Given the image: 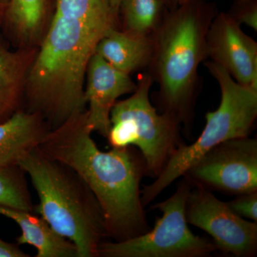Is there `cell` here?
Listing matches in <instances>:
<instances>
[{
	"instance_id": "603a6c76",
	"label": "cell",
	"mask_w": 257,
	"mask_h": 257,
	"mask_svg": "<svg viewBox=\"0 0 257 257\" xmlns=\"http://www.w3.org/2000/svg\"><path fill=\"white\" fill-rule=\"evenodd\" d=\"M106 1L110 6L111 9L114 12V14L116 15L120 6H121V0H106Z\"/></svg>"
},
{
	"instance_id": "7c38bea8",
	"label": "cell",
	"mask_w": 257,
	"mask_h": 257,
	"mask_svg": "<svg viewBox=\"0 0 257 257\" xmlns=\"http://www.w3.org/2000/svg\"><path fill=\"white\" fill-rule=\"evenodd\" d=\"M50 130L41 115L23 109L0 123V166L19 165Z\"/></svg>"
},
{
	"instance_id": "4fadbf2b",
	"label": "cell",
	"mask_w": 257,
	"mask_h": 257,
	"mask_svg": "<svg viewBox=\"0 0 257 257\" xmlns=\"http://www.w3.org/2000/svg\"><path fill=\"white\" fill-rule=\"evenodd\" d=\"M0 215L16 222L22 231L17 238L18 245H31L37 249V257H78L73 243L55 232L34 211L0 205Z\"/></svg>"
},
{
	"instance_id": "6da1fadb",
	"label": "cell",
	"mask_w": 257,
	"mask_h": 257,
	"mask_svg": "<svg viewBox=\"0 0 257 257\" xmlns=\"http://www.w3.org/2000/svg\"><path fill=\"white\" fill-rule=\"evenodd\" d=\"M92 133L85 110L50 130L38 148L85 182L100 206L108 237L121 241L147 232L151 228L142 202L143 155L131 146L101 151Z\"/></svg>"
},
{
	"instance_id": "8992f818",
	"label": "cell",
	"mask_w": 257,
	"mask_h": 257,
	"mask_svg": "<svg viewBox=\"0 0 257 257\" xmlns=\"http://www.w3.org/2000/svg\"><path fill=\"white\" fill-rule=\"evenodd\" d=\"M140 82L130 97L113 106L106 138L112 148L138 149L145 160L146 175L157 178L183 144L179 123L170 115L159 114L150 101L151 77L145 76Z\"/></svg>"
},
{
	"instance_id": "7a4b0ae2",
	"label": "cell",
	"mask_w": 257,
	"mask_h": 257,
	"mask_svg": "<svg viewBox=\"0 0 257 257\" xmlns=\"http://www.w3.org/2000/svg\"><path fill=\"white\" fill-rule=\"evenodd\" d=\"M108 31L55 14L29 73L25 110L41 115L51 130L85 111L88 64Z\"/></svg>"
},
{
	"instance_id": "8fae6325",
	"label": "cell",
	"mask_w": 257,
	"mask_h": 257,
	"mask_svg": "<svg viewBox=\"0 0 257 257\" xmlns=\"http://www.w3.org/2000/svg\"><path fill=\"white\" fill-rule=\"evenodd\" d=\"M84 99L86 119L93 133L106 138L110 128V114L120 96L133 93L137 84L130 74L120 72L94 53L88 64Z\"/></svg>"
},
{
	"instance_id": "7402d4cb",
	"label": "cell",
	"mask_w": 257,
	"mask_h": 257,
	"mask_svg": "<svg viewBox=\"0 0 257 257\" xmlns=\"http://www.w3.org/2000/svg\"><path fill=\"white\" fill-rule=\"evenodd\" d=\"M237 21V20H236ZM238 23H243L246 26L257 30V11L256 8L247 10L242 14L240 15L238 19Z\"/></svg>"
},
{
	"instance_id": "9a60e30c",
	"label": "cell",
	"mask_w": 257,
	"mask_h": 257,
	"mask_svg": "<svg viewBox=\"0 0 257 257\" xmlns=\"http://www.w3.org/2000/svg\"><path fill=\"white\" fill-rule=\"evenodd\" d=\"M26 69L23 56L0 45V123L22 109Z\"/></svg>"
},
{
	"instance_id": "2e32d148",
	"label": "cell",
	"mask_w": 257,
	"mask_h": 257,
	"mask_svg": "<svg viewBox=\"0 0 257 257\" xmlns=\"http://www.w3.org/2000/svg\"><path fill=\"white\" fill-rule=\"evenodd\" d=\"M55 14L111 30L116 15L106 0H57Z\"/></svg>"
},
{
	"instance_id": "d6986e66",
	"label": "cell",
	"mask_w": 257,
	"mask_h": 257,
	"mask_svg": "<svg viewBox=\"0 0 257 257\" xmlns=\"http://www.w3.org/2000/svg\"><path fill=\"white\" fill-rule=\"evenodd\" d=\"M126 31L147 37L156 27L160 15L159 0H121Z\"/></svg>"
},
{
	"instance_id": "9c48e42d",
	"label": "cell",
	"mask_w": 257,
	"mask_h": 257,
	"mask_svg": "<svg viewBox=\"0 0 257 257\" xmlns=\"http://www.w3.org/2000/svg\"><path fill=\"white\" fill-rule=\"evenodd\" d=\"M186 218L210 235L216 248L236 257L256 254L257 222L243 219L209 189L192 183L186 203Z\"/></svg>"
},
{
	"instance_id": "ba28073f",
	"label": "cell",
	"mask_w": 257,
	"mask_h": 257,
	"mask_svg": "<svg viewBox=\"0 0 257 257\" xmlns=\"http://www.w3.org/2000/svg\"><path fill=\"white\" fill-rule=\"evenodd\" d=\"M183 177L209 190L240 194L257 192V140L231 139L217 145Z\"/></svg>"
},
{
	"instance_id": "44dd1931",
	"label": "cell",
	"mask_w": 257,
	"mask_h": 257,
	"mask_svg": "<svg viewBox=\"0 0 257 257\" xmlns=\"http://www.w3.org/2000/svg\"><path fill=\"white\" fill-rule=\"evenodd\" d=\"M0 257H30V255L22 251L18 245L7 242L0 238Z\"/></svg>"
},
{
	"instance_id": "5b68a950",
	"label": "cell",
	"mask_w": 257,
	"mask_h": 257,
	"mask_svg": "<svg viewBox=\"0 0 257 257\" xmlns=\"http://www.w3.org/2000/svg\"><path fill=\"white\" fill-rule=\"evenodd\" d=\"M221 89V101L215 111L206 114V124L195 142L179 147L160 175L142 189L144 207L153 202L167 187L183 177L199 159L214 147L231 139L249 136L257 117V89L235 81L214 62L206 63Z\"/></svg>"
},
{
	"instance_id": "e0dca14e",
	"label": "cell",
	"mask_w": 257,
	"mask_h": 257,
	"mask_svg": "<svg viewBox=\"0 0 257 257\" xmlns=\"http://www.w3.org/2000/svg\"><path fill=\"white\" fill-rule=\"evenodd\" d=\"M27 177L20 165L0 166V205L34 211Z\"/></svg>"
},
{
	"instance_id": "277c9868",
	"label": "cell",
	"mask_w": 257,
	"mask_h": 257,
	"mask_svg": "<svg viewBox=\"0 0 257 257\" xmlns=\"http://www.w3.org/2000/svg\"><path fill=\"white\" fill-rule=\"evenodd\" d=\"M211 23L192 9L181 10L161 27L152 58L164 113L186 124L192 112L199 64L207 54Z\"/></svg>"
},
{
	"instance_id": "ffe728a7",
	"label": "cell",
	"mask_w": 257,
	"mask_h": 257,
	"mask_svg": "<svg viewBox=\"0 0 257 257\" xmlns=\"http://www.w3.org/2000/svg\"><path fill=\"white\" fill-rule=\"evenodd\" d=\"M226 203L235 214L243 219L257 222V192L240 194Z\"/></svg>"
},
{
	"instance_id": "5bb4252c",
	"label": "cell",
	"mask_w": 257,
	"mask_h": 257,
	"mask_svg": "<svg viewBox=\"0 0 257 257\" xmlns=\"http://www.w3.org/2000/svg\"><path fill=\"white\" fill-rule=\"evenodd\" d=\"M153 43L147 37L111 29L96 47L95 53L114 68L130 74L151 60Z\"/></svg>"
},
{
	"instance_id": "ac0fdd59",
	"label": "cell",
	"mask_w": 257,
	"mask_h": 257,
	"mask_svg": "<svg viewBox=\"0 0 257 257\" xmlns=\"http://www.w3.org/2000/svg\"><path fill=\"white\" fill-rule=\"evenodd\" d=\"M47 0H10L8 18L19 35L25 39L37 37L45 19Z\"/></svg>"
},
{
	"instance_id": "30bf717a",
	"label": "cell",
	"mask_w": 257,
	"mask_h": 257,
	"mask_svg": "<svg viewBox=\"0 0 257 257\" xmlns=\"http://www.w3.org/2000/svg\"><path fill=\"white\" fill-rule=\"evenodd\" d=\"M207 54L239 84L257 89V44L235 19L219 15L209 25Z\"/></svg>"
},
{
	"instance_id": "3957f363",
	"label": "cell",
	"mask_w": 257,
	"mask_h": 257,
	"mask_svg": "<svg viewBox=\"0 0 257 257\" xmlns=\"http://www.w3.org/2000/svg\"><path fill=\"white\" fill-rule=\"evenodd\" d=\"M19 165L39 198L37 213L57 234L73 243L78 257H99L108 237L102 211L90 189L74 170L37 147Z\"/></svg>"
},
{
	"instance_id": "52a82bcc",
	"label": "cell",
	"mask_w": 257,
	"mask_h": 257,
	"mask_svg": "<svg viewBox=\"0 0 257 257\" xmlns=\"http://www.w3.org/2000/svg\"><path fill=\"white\" fill-rule=\"evenodd\" d=\"M182 177L176 192L154 206L162 215L152 229L124 241H104L99 246V257H204L214 252V243L189 229L185 209L192 182Z\"/></svg>"
}]
</instances>
